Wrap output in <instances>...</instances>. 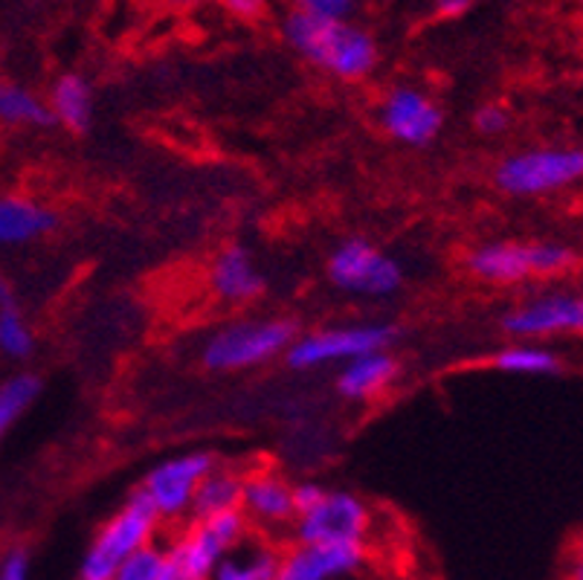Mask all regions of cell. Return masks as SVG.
Listing matches in <instances>:
<instances>
[{
	"mask_svg": "<svg viewBox=\"0 0 583 580\" xmlns=\"http://www.w3.org/2000/svg\"><path fill=\"white\" fill-rule=\"evenodd\" d=\"M284 38L311 65L346 82L363 79L377 65V47L372 35L351 26L346 18L293 12L284 21Z\"/></svg>",
	"mask_w": 583,
	"mask_h": 580,
	"instance_id": "cell-1",
	"label": "cell"
},
{
	"mask_svg": "<svg viewBox=\"0 0 583 580\" xmlns=\"http://www.w3.org/2000/svg\"><path fill=\"white\" fill-rule=\"evenodd\" d=\"M296 337V325L291 320H242L218 328L203 348L200 363L212 372H244L265 366L282 357Z\"/></svg>",
	"mask_w": 583,
	"mask_h": 580,
	"instance_id": "cell-2",
	"label": "cell"
},
{
	"mask_svg": "<svg viewBox=\"0 0 583 580\" xmlns=\"http://www.w3.org/2000/svg\"><path fill=\"white\" fill-rule=\"evenodd\" d=\"M247 537H250V522L244 520L242 511L200 517L166 546L168 566L180 580H209L215 566Z\"/></svg>",
	"mask_w": 583,
	"mask_h": 580,
	"instance_id": "cell-3",
	"label": "cell"
},
{
	"mask_svg": "<svg viewBox=\"0 0 583 580\" xmlns=\"http://www.w3.org/2000/svg\"><path fill=\"white\" fill-rule=\"evenodd\" d=\"M497 186L511 198H543L581 183L583 151L575 146H537L497 166Z\"/></svg>",
	"mask_w": 583,
	"mask_h": 580,
	"instance_id": "cell-4",
	"label": "cell"
},
{
	"mask_svg": "<svg viewBox=\"0 0 583 580\" xmlns=\"http://www.w3.org/2000/svg\"><path fill=\"white\" fill-rule=\"evenodd\" d=\"M160 520L151 511V506L140 494H133L117 514L110 517L93 537L91 548L82 560V580H110L119 564L140 552L142 546H151L158 537Z\"/></svg>",
	"mask_w": 583,
	"mask_h": 580,
	"instance_id": "cell-5",
	"label": "cell"
},
{
	"mask_svg": "<svg viewBox=\"0 0 583 580\" xmlns=\"http://www.w3.org/2000/svg\"><path fill=\"white\" fill-rule=\"evenodd\" d=\"M375 529L372 508L351 490H328L317 506L293 520V543L308 546H369Z\"/></svg>",
	"mask_w": 583,
	"mask_h": 580,
	"instance_id": "cell-6",
	"label": "cell"
},
{
	"mask_svg": "<svg viewBox=\"0 0 583 580\" xmlns=\"http://www.w3.org/2000/svg\"><path fill=\"white\" fill-rule=\"evenodd\" d=\"M395 340V328L381 323H358V325H331L319 332L296 334L291 348L284 351L288 366L311 372L325 366H346L372 351H386Z\"/></svg>",
	"mask_w": 583,
	"mask_h": 580,
	"instance_id": "cell-7",
	"label": "cell"
},
{
	"mask_svg": "<svg viewBox=\"0 0 583 580\" xmlns=\"http://www.w3.org/2000/svg\"><path fill=\"white\" fill-rule=\"evenodd\" d=\"M328 279L351 297L389 299L404 288V267L372 241L349 239L331 250Z\"/></svg>",
	"mask_w": 583,
	"mask_h": 580,
	"instance_id": "cell-8",
	"label": "cell"
},
{
	"mask_svg": "<svg viewBox=\"0 0 583 580\" xmlns=\"http://www.w3.org/2000/svg\"><path fill=\"white\" fill-rule=\"evenodd\" d=\"M583 328V299L578 290L546 288L534 297L523 299L502 316V332L520 343L555 340L581 334Z\"/></svg>",
	"mask_w": 583,
	"mask_h": 580,
	"instance_id": "cell-9",
	"label": "cell"
},
{
	"mask_svg": "<svg viewBox=\"0 0 583 580\" xmlns=\"http://www.w3.org/2000/svg\"><path fill=\"white\" fill-rule=\"evenodd\" d=\"M212 467H215V459L203 450L180 453V456L154 464L145 473L137 494L149 502L158 520H184L193 511L195 490Z\"/></svg>",
	"mask_w": 583,
	"mask_h": 580,
	"instance_id": "cell-10",
	"label": "cell"
},
{
	"mask_svg": "<svg viewBox=\"0 0 583 580\" xmlns=\"http://www.w3.org/2000/svg\"><path fill=\"white\" fill-rule=\"evenodd\" d=\"M369 566V546H308L279 552L276 580H358Z\"/></svg>",
	"mask_w": 583,
	"mask_h": 580,
	"instance_id": "cell-11",
	"label": "cell"
},
{
	"mask_svg": "<svg viewBox=\"0 0 583 580\" xmlns=\"http://www.w3.org/2000/svg\"><path fill=\"white\" fill-rule=\"evenodd\" d=\"M381 125L404 146H430L442 134L444 114L439 102L418 88H395L381 105Z\"/></svg>",
	"mask_w": 583,
	"mask_h": 580,
	"instance_id": "cell-12",
	"label": "cell"
},
{
	"mask_svg": "<svg viewBox=\"0 0 583 580\" xmlns=\"http://www.w3.org/2000/svg\"><path fill=\"white\" fill-rule=\"evenodd\" d=\"M238 511L250 525H259L265 531L288 529L296 520L291 479H284L282 473L267 471V467L244 473Z\"/></svg>",
	"mask_w": 583,
	"mask_h": 580,
	"instance_id": "cell-13",
	"label": "cell"
},
{
	"mask_svg": "<svg viewBox=\"0 0 583 580\" xmlns=\"http://www.w3.org/2000/svg\"><path fill=\"white\" fill-rule=\"evenodd\" d=\"M209 285L215 297L230 305H247L253 299L261 297L265 290V274L256 265V258L244 244H233L218 253L209 270Z\"/></svg>",
	"mask_w": 583,
	"mask_h": 580,
	"instance_id": "cell-14",
	"label": "cell"
},
{
	"mask_svg": "<svg viewBox=\"0 0 583 580\" xmlns=\"http://www.w3.org/2000/svg\"><path fill=\"white\" fill-rule=\"evenodd\" d=\"M467 270L479 279V282L511 285L532 282V262H528V244L523 241H491L476 247L467 256Z\"/></svg>",
	"mask_w": 583,
	"mask_h": 580,
	"instance_id": "cell-15",
	"label": "cell"
},
{
	"mask_svg": "<svg viewBox=\"0 0 583 580\" xmlns=\"http://www.w3.org/2000/svg\"><path fill=\"white\" fill-rule=\"evenodd\" d=\"M395 378H398V363L386 348V351H372V355H363L351 363L340 366L337 390H340L342 398L349 401H372L377 395H384L395 383Z\"/></svg>",
	"mask_w": 583,
	"mask_h": 580,
	"instance_id": "cell-16",
	"label": "cell"
},
{
	"mask_svg": "<svg viewBox=\"0 0 583 580\" xmlns=\"http://www.w3.org/2000/svg\"><path fill=\"white\" fill-rule=\"evenodd\" d=\"M59 227V218L44 204L26 198H0V247H21Z\"/></svg>",
	"mask_w": 583,
	"mask_h": 580,
	"instance_id": "cell-17",
	"label": "cell"
},
{
	"mask_svg": "<svg viewBox=\"0 0 583 580\" xmlns=\"http://www.w3.org/2000/svg\"><path fill=\"white\" fill-rule=\"evenodd\" d=\"M279 548L267 540H244L215 566L209 580H276Z\"/></svg>",
	"mask_w": 583,
	"mask_h": 580,
	"instance_id": "cell-18",
	"label": "cell"
},
{
	"mask_svg": "<svg viewBox=\"0 0 583 580\" xmlns=\"http://www.w3.org/2000/svg\"><path fill=\"white\" fill-rule=\"evenodd\" d=\"M47 108H50L53 123L65 125L67 131H88L93 119V91L88 79L75 73L59 76V82L53 84Z\"/></svg>",
	"mask_w": 583,
	"mask_h": 580,
	"instance_id": "cell-19",
	"label": "cell"
},
{
	"mask_svg": "<svg viewBox=\"0 0 583 580\" xmlns=\"http://www.w3.org/2000/svg\"><path fill=\"white\" fill-rule=\"evenodd\" d=\"M242 482L244 473L230 471V467H218L215 464V467L203 476L198 490H195L189 517H193V520H200V517H215L238 511V506H242Z\"/></svg>",
	"mask_w": 583,
	"mask_h": 580,
	"instance_id": "cell-20",
	"label": "cell"
},
{
	"mask_svg": "<svg viewBox=\"0 0 583 580\" xmlns=\"http://www.w3.org/2000/svg\"><path fill=\"white\" fill-rule=\"evenodd\" d=\"M493 366L517 378H546L563 369V360L551 346L543 343H511L493 355Z\"/></svg>",
	"mask_w": 583,
	"mask_h": 580,
	"instance_id": "cell-21",
	"label": "cell"
},
{
	"mask_svg": "<svg viewBox=\"0 0 583 580\" xmlns=\"http://www.w3.org/2000/svg\"><path fill=\"white\" fill-rule=\"evenodd\" d=\"M0 123L18 128H44L53 123L47 102L38 100L21 84H0Z\"/></svg>",
	"mask_w": 583,
	"mask_h": 580,
	"instance_id": "cell-22",
	"label": "cell"
},
{
	"mask_svg": "<svg viewBox=\"0 0 583 580\" xmlns=\"http://www.w3.org/2000/svg\"><path fill=\"white\" fill-rule=\"evenodd\" d=\"M42 392V381L35 374H12L0 383V441L15 427Z\"/></svg>",
	"mask_w": 583,
	"mask_h": 580,
	"instance_id": "cell-23",
	"label": "cell"
},
{
	"mask_svg": "<svg viewBox=\"0 0 583 580\" xmlns=\"http://www.w3.org/2000/svg\"><path fill=\"white\" fill-rule=\"evenodd\" d=\"M528 262H532V279L555 282L563 279L578 267L575 247L567 241H532L528 244Z\"/></svg>",
	"mask_w": 583,
	"mask_h": 580,
	"instance_id": "cell-24",
	"label": "cell"
},
{
	"mask_svg": "<svg viewBox=\"0 0 583 580\" xmlns=\"http://www.w3.org/2000/svg\"><path fill=\"white\" fill-rule=\"evenodd\" d=\"M35 337L30 332V325L21 316V311L12 305H0V351L12 360H24L33 355Z\"/></svg>",
	"mask_w": 583,
	"mask_h": 580,
	"instance_id": "cell-25",
	"label": "cell"
},
{
	"mask_svg": "<svg viewBox=\"0 0 583 580\" xmlns=\"http://www.w3.org/2000/svg\"><path fill=\"white\" fill-rule=\"evenodd\" d=\"M166 546L151 543V546H142L140 552H133L131 557H126L110 580H160V575L166 572Z\"/></svg>",
	"mask_w": 583,
	"mask_h": 580,
	"instance_id": "cell-26",
	"label": "cell"
},
{
	"mask_svg": "<svg viewBox=\"0 0 583 580\" xmlns=\"http://www.w3.org/2000/svg\"><path fill=\"white\" fill-rule=\"evenodd\" d=\"M474 125L482 137H500V134L509 131L511 114L509 108H502V105H485V108L476 111Z\"/></svg>",
	"mask_w": 583,
	"mask_h": 580,
	"instance_id": "cell-27",
	"label": "cell"
},
{
	"mask_svg": "<svg viewBox=\"0 0 583 580\" xmlns=\"http://www.w3.org/2000/svg\"><path fill=\"white\" fill-rule=\"evenodd\" d=\"M354 7V0H300V12L325 18H346Z\"/></svg>",
	"mask_w": 583,
	"mask_h": 580,
	"instance_id": "cell-28",
	"label": "cell"
},
{
	"mask_svg": "<svg viewBox=\"0 0 583 580\" xmlns=\"http://www.w3.org/2000/svg\"><path fill=\"white\" fill-rule=\"evenodd\" d=\"M0 580H30V555L15 548L0 564Z\"/></svg>",
	"mask_w": 583,
	"mask_h": 580,
	"instance_id": "cell-29",
	"label": "cell"
},
{
	"mask_svg": "<svg viewBox=\"0 0 583 580\" xmlns=\"http://www.w3.org/2000/svg\"><path fill=\"white\" fill-rule=\"evenodd\" d=\"M323 494L325 488L323 485H317V482H300V485H293V508H296V514L317 506L319 499H323Z\"/></svg>",
	"mask_w": 583,
	"mask_h": 580,
	"instance_id": "cell-30",
	"label": "cell"
},
{
	"mask_svg": "<svg viewBox=\"0 0 583 580\" xmlns=\"http://www.w3.org/2000/svg\"><path fill=\"white\" fill-rule=\"evenodd\" d=\"M435 7H439V15L458 18V15H465L467 9L474 7V0H439Z\"/></svg>",
	"mask_w": 583,
	"mask_h": 580,
	"instance_id": "cell-31",
	"label": "cell"
},
{
	"mask_svg": "<svg viewBox=\"0 0 583 580\" xmlns=\"http://www.w3.org/2000/svg\"><path fill=\"white\" fill-rule=\"evenodd\" d=\"M230 7H233L238 15H256L259 0H230Z\"/></svg>",
	"mask_w": 583,
	"mask_h": 580,
	"instance_id": "cell-32",
	"label": "cell"
},
{
	"mask_svg": "<svg viewBox=\"0 0 583 580\" xmlns=\"http://www.w3.org/2000/svg\"><path fill=\"white\" fill-rule=\"evenodd\" d=\"M0 305H12V293H9V285L7 279H3V274H0Z\"/></svg>",
	"mask_w": 583,
	"mask_h": 580,
	"instance_id": "cell-33",
	"label": "cell"
},
{
	"mask_svg": "<svg viewBox=\"0 0 583 580\" xmlns=\"http://www.w3.org/2000/svg\"><path fill=\"white\" fill-rule=\"evenodd\" d=\"M160 580H180V578H177V572H175V569H172V566H168L166 572L160 575Z\"/></svg>",
	"mask_w": 583,
	"mask_h": 580,
	"instance_id": "cell-34",
	"label": "cell"
}]
</instances>
